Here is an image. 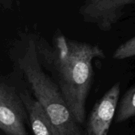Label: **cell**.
Here are the masks:
<instances>
[{"instance_id": "obj_6", "label": "cell", "mask_w": 135, "mask_h": 135, "mask_svg": "<svg viewBox=\"0 0 135 135\" xmlns=\"http://www.w3.org/2000/svg\"><path fill=\"white\" fill-rule=\"evenodd\" d=\"M18 92L27 110L34 135H57L44 108L29 90L21 89Z\"/></svg>"}, {"instance_id": "obj_4", "label": "cell", "mask_w": 135, "mask_h": 135, "mask_svg": "<svg viewBox=\"0 0 135 135\" xmlns=\"http://www.w3.org/2000/svg\"><path fill=\"white\" fill-rule=\"evenodd\" d=\"M134 5L135 0H84L79 12L85 22L108 32L123 18L126 9Z\"/></svg>"}, {"instance_id": "obj_2", "label": "cell", "mask_w": 135, "mask_h": 135, "mask_svg": "<svg viewBox=\"0 0 135 135\" xmlns=\"http://www.w3.org/2000/svg\"><path fill=\"white\" fill-rule=\"evenodd\" d=\"M9 53L16 71L44 108L57 134L85 135L58 86L42 67L37 54L34 34L22 33Z\"/></svg>"}, {"instance_id": "obj_7", "label": "cell", "mask_w": 135, "mask_h": 135, "mask_svg": "<svg viewBox=\"0 0 135 135\" xmlns=\"http://www.w3.org/2000/svg\"><path fill=\"white\" fill-rule=\"evenodd\" d=\"M135 116V85L129 88L119 103L116 122L123 123Z\"/></svg>"}, {"instance_id": "obj_3", "label": "cell", "mask_w": 135, "mask_h": 135, "mask_svg": "<svg viewBox=\"0 0 135 135\" xmlns=\"http://www.w3.org/2000/svg\"><path fill=\"white\" fill-rule=\"evenodd\" d=\"M28 115L17 87L0 83V129L6 135H28Z\"/></svg>"}, {"instance_id": "obj_1", "label": "cell", "mask_w": 135, "mask_h": 135, "mask_svg": "<svg viewBox=\"0 0 135 135\" xmlns=\"http://www.w3.org/2000/svg\"><path fill=\"white\" fill-rule=\"evenodd\" d=\"M38 58L59 87L79 125L86 120V105L94 77L93 61L106 57L99 46L67 38L57 32L50 44L34 34Z\"/></svg>"}, {"instance_id": "obj_5", "label": "cell", "mask_w": 135, "mask_h": 135, "mask_svg": "<svg viewBox=\"0 0 135 135\" xmlns=\"http://www.w3.org/2000/svg\"><path fill=\"white\" fill-rule=\"evenodd\" d=\"M121 93V84L116 83L95 104L86 123L85 135H108L115 114Z\"/></svg>"}, {"instance_id": "obj_8", "label": "cell", "mask_w": 135, "mask_h": 135, "mask_svg": "<svg viewBox=\"0 0 135 135\" xmlns=\"http://www.w3.org/2000/svg\"><path fill=\"white\" fill-rule=\"evenodd\" d=\"M135 56V36L118 46L113 54L116 60H123Z\"/></svg>"}]
</instances>
